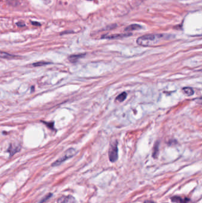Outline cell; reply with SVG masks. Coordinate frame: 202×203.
I'll return each instance as SVG.
<instances>
[{
	"instance_id": "obj_19",
	"label": "cell",
	"mask_w": 202,
	"mask_h": 203,
	"mask_svg": "<svg viewBox=\"0 0 202 203\" xmlns=\"http://www.w3.org/2000/svg\"><path fill=\"white\" fill-rule=\"evenodd\" d=\"M0 1H1V0H0Z\"/></svg>"
},
{
	"instance_id": "obj_12",
	"label": "cell",
	"mask_w": 202,
	"mask_h": 203,
	"mask_svg": "<svg viewBox=\"0 0 202 203\" xmlns=\"http://www.w3.org/2000/svg\"><path fill=\"white\" fill-rule=\"evenodd\" d=\"M51 63L50 62H45V61H40V62H38L36 63H34L33 64V66L34 67H40V66H45V65H47V64H51Z\"/></svg>"
},
{
	"instance_id": "obj_15",
	"label": "cell",
	"mask_w": 202,
	"mask_h": 203,
	"mask_svg": "<svg viewBox=\"0 0 202 203\" xmlns=\"http://www.w3.org/2000/svg\"><path fill=\"white\" fill-rule=\"evenodd\" d=\"M46 124L47 125V126H49V127H51V128H53V122H51V123H46V122H45Z\"/></svg>"
},
{
	"instance_id": "obj_9",
	"label": "cell",
	"mask_w": 202,
	"mask_h": 203,
	"mask_svg": "<svg viewBox=\"0 0 202 203\" xmlns=\"http://www.w3.org/2000/svg\"><path fill=\"white\" fill-rule=\"evenodd\" d=\"M183 93L187 96H191L194 95V90L191 87H184L182 89Z\"/></svg>"
},
{
	"instance_id": "obj_2",
	"label": "cell",
	"mask_w": 202,
	"mask_h": 203,
	"mask_svg": "<svg viewBox=\"0 0 202 203\" xmlns=\"http://www.w3.org/2000/svg\"><path fill=\"white\" fill-rule=\"evenodd\" d=\"M76 153H77V151L75 150V149H74L73 148L69 149L68 150H67L65 151V153L62 156V157L59 158L58 160H57L56 161H55L53 164H52V166H56L60 165L61 164L64 162L66 160L76 155Z\"/></svg>"
},
{
	"instance_id": "obj_18",
	"label": "cell",
	"mask_w": 202,
	"mask_h": 203,
	"mask_svg": "<svg viewBox=\"0 0 202 203\" xmlns=\"http://www.w3.org/2000/svg\"><path fill=\"white\" fill-rule=\"evenodd\" d=\"M87 1H93V0H87Z\"/></svg>"
},
{
	"instance_id": "obj_1",
	"label": "cell",
	"mask_w": 202,
	"mask_h": 203,
	"mask_svg": "<svg viewBox=\"0 0 202 203\" xmlns=\"http://www.w3.org/2000/svg\"><path fill=\"white\" fill-rule=\"evenodd\" d=\"M169 35L165 34H149L139 37L137 44L141 46L148 47L154 46L163 40L168 39Z\"/></svg>"
},
{
	"instance_id": "obj_7",
	"label": "cell",
	"mask_w": 202,
	"mask_h": 203,
	"mask_svg": "<svg viewBox=\"0 0 202 203\" xmlns=\"http://www.w3.org/2000/svg\"><path fill=\"white\" fill-rule=\"evenodd\" d=\"M141 28H142L141 26L137 25V24H133V25H131L129 26L126 27V29H124V30L126 32H130V31H133V30L141 29Z\"/></svg>"
},
{
	"instance_id": "obj_14",
	"label": "cell",
	"mask_w": 202,
	"mask_h": 203,
	"mask_svg": "<svg viewBox=\"0 0 202 203\" xmlns=\"http://www.w3.org/2000/svg\"><path fill=\"white\" fill-rule=\"evenodd\" d=\"M0 57L4 58H10L11 57H14V56L11 55L8 53H0Z\"/></svg>"
},
{
	"instance_id": "obj_17",
	"label": "cell",
	"mask_w": 202,
	"mask_h": 203,
	"mask_svg": "<svg viewBox=\"0 0 202 203\" xmlns=\"http://www.w3.org/2000/svg\"><path fill=\"white\" fill-rule=\"evenodd\" d=\"M144 203H154V202H153L152 201H145Z\"/></svg>"
},
{
	"instance_id": "obj_6",
	"label": "cell",
	"mask_w": 202,
	"mask_h": 203,
	"mask_svg": "<svg viewBox=\"0 0 202 203\" xmlns=\"http://www.w3.org/2000/svg\"><path fill=\"white\" fill-rule=\"evenodd\" d=\"M171 200L173 202H175L177 203H190V201L189 199H182L180 197L178 196H174L171 198Z\"/></svg>"
},
{
	"instance_id": "obj_16",
	"label": "cell",
	"mask_w": 202,
	"mask_h": 203,
	"mask_svg": "<svg viewBox=\"0 0 202 203\" xmlns=\"http://www.w3.org/2000/svg\"><path fill=\"white\" fill-rule=\"evenodd\" d=\"M32 24L33 25H36V26L40 25L39 24V23H38V22H33L32 21Z\"/></svg>"
},
{
	"instance_id": "obj_5",
	"label": "cell",
	"mask_w": 202,
	"mask_h": 203,
	"mask_svg": "<svg viewBox=\"0 0 202 203\" xmlns=\"http://www.w3.org/2000/svg\"><path fill=\"white\" fill-rule=\"evenodd\" d=\"M58 203H77L75 198L71 196H61L58 200Z\"/></svg>"
},
{
	"instance_id": "obj_3",
	"label": "cell",
	"mask_w": 202,
	"mask_h": 203,
	"mask_svg": "<svg viewBox=\"0 0 202 203\" xmlns=\"http://www.w3.org/2000/svg\"><path fill=\"white\" fill-rule=\"evenodd\" d=\"M109 158L111 162H115L118 159V147L116 141L111 143L109 150Z\"/></svg>"
},
{
	"instance_id": "obj_13",
	"label": "cell",
	"mask_w": 202,
	"mask_h": 203,
	"mask_svg": "<svg viewBox=\"0 0 202 203\" xmlns=\"http://www.w3.org/2000/svg\"><path fill=\"white\" fill-rule=\"evenodd\" d=\"M52 196V194H51V193H49V194H47V196H46L44 198H43L42 199V200L40 201V203H45V202H46L48 200H49V199L51 198V196Z\"/></svg>"
},
{
	"instance_id": "obj_10",
	"label": "cell",
	"mask_w": 202,
	"mask_h": 203,
	"mask_svg": "<svg viewBox=\"0 0 202 203\" xmlns=\"http://www.w3.org/2000/svg\"><path fill=\"white\" fill-rule=\"evenodd\" d=\"M127 97V93L126 92H123L119 95L116 98V101H117L119 102H122L126 99Z\"/></svg>"
},
{
	"instance_id": "obj_11",
	"label": "cell",
	"mask_w": 202,
	"mask_h": 203,
	"mask_svg": "<svg viewBox=\"0 0 202 203\" xmlns=\"http://www.w3.org/2000/svg\"><path fill=\"white\" fill-rule=\"evenodd\" d=\"M158 151H159V143L158 142H156V143L154 145L153 153H152V156L154 158H156L158 157Z\"/></svg>"
},
{
	"instance_id": "obj_4",
	"label": "cell",
	"mask_w": 202,
	"mask_h": 203,
	"mask_svg": "<svg viewBox=\"0 0 202 203\" xmlns=\"http://www.w3.org/2000/svg\"><path fill=\"white\" fill-rule=\"evenodd\" d=\"M132 35V33H126L123 34H115L112 35H104L102 36L103 39H120L126 37H128Z\"/></svg>"
},
{
	"instance_id": "obj_8",
	"label": "cell",
	"mask_w": 202,
	"mask_h": 203,
	"mask_svg": "<svg viewBox=\"0 0 202 203\" xmlns=\"http://www.w3.org/2000/svg\"><path fill=\"white\" fill-rule=\"evenodd\" d=\"M84 55L85 54H79V55H71L69 57V60L70 61V62H71L72 63H75V62L78 61V59H80L82 57H83Z\"/></svg>"
}]
</instances>
